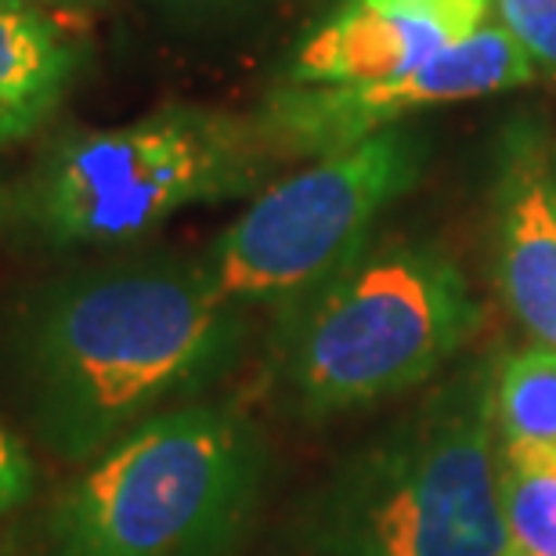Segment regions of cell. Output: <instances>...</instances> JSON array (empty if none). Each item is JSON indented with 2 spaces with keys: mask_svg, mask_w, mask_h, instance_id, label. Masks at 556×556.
Listing matches in <instances>:
<instances>
[{
  "mask_svg": "<svg viewBox=\"0 0 556 556\" xmlns=\"http://www.w3.org/2000/svg\"><path fill=\"white\" fill-rule=\"evenodd\" d=\"M503 514L525 556H556V452L506 448Z\"/></svg>",
  "mask_w": 556,
  "mask_h": 556,
  "instance_id": "7c38bea8",
  "label": "cell"
},
{
  "mask_svg": "<svg viewBox=\"0 0 556 556\" xmlns=\"http://www.w3.org/2000/svg\"><path fill=\"white\" fill-rule=\"evenodd\" d=\"M152 4L174 11V15H214V11H231L247 0H152Z\"/></svg>",
  "mask_w": 556,
  "mask_h": 556,
  "instance_id": "9a60e30c",
  "label": "cell"
},
{
  "mask_svg": "<svg viewBox=\"0 0 556 556\" xmlns=\"http://www.w3.org/2000/svg\"><path fill=\"white\" fill-rule=\"evenodd\" d=\"M492 413L506 448L556 452V351L531 348L503 362Z\"/></svg>",
  "mask_w": 556,
  "mask_h": 556,
  "instance_id": "8fae6325",
  "label": "cell"
},
{
  "mask_svg": "<svg viewBox=\"0 0 556 556\" xmlns=\"http://www.w3.org/2000/svg\"><path fill=\"white\" fill-rule=\"evenodd\" d=\"M553 177H556V174H553Z\"/></svg>",
  "mask_w": 556,
  "mask_h": 556,
  "instance_id": "d6986e66",
  "label": "cell"
},
{
  "mask_svg": "<svg viewBox=\"0 0 556 556\" xmlns=\"http://www.w3.org/2000/svg\"><path fill=\"white\" fill-rule=\"evenodd\" d=\"M261 441L228 408H170L109 444L43 517L40 556H228L261 492Z\"/></svg>",
  "mask_w": 556,
  "mask_h": 556,
  "instance_id": "3957f363",
  "label": "cell"
},
{
  "mask_svg": "<svg viewBox=\"0 0 556 556\" xmlns=\"http://www.w3.org/2000/svg\"><path fill=\"white\" fill-rule=\"evenodd\" d=\"M498 26L514 37L525 54L556 76V0H492Z\"/></svg>",
  "mask_w": 556,
  "mask_h": 556,
  "instance_id": "4fadbf2b",
  "label": "cell"
},
{
  "mask_svg": "<svg viewBox=\"0 0 556 556\" xmlns=\"http://www.w3.org/2000/svg\"><path fill=\"white\" fill-rule=\"evenodd\" d=\"M498 282L514 318L556 351V177L535 144L514 152L498 192Z\"/></svg>",
  "mask_w": 556,
  "mask_h": 556,
  "instance_id": "9c48e42d",
  "label": "cell"
},
{
  "mask_svg": "<svg viewBox=\"0 0 556 556\" xmlns=\"http://www.w3.org/2000/svg\"><path fill=\"white\" fill-rule=\"evenodd\" d=\"M80 51L48 11L0 4V149L37 135L59 113Z\"/></svg>",
  "mask_w": 556,
  "mask_h": 556,
  "instance_id": "30bf717a",
  "label": "cell"
},
{
  "mask_svg": "<svg viewBox=\"0 0 556 556\" xmlns=\"http://www.w3.org/2000/svg\"><path fill=\"white\" fill-rule=\"evenodd\" d=\"M275 155L261 116L166 105L135 124L59 138L11 206L26 236L51 250L119 247L185 206L247 195Z\"/></svg>",
  "mask_w": 556,
  "mask_h": 556,
  "instance_id": "7a4b0ae2",
  "label": "cell"
},
{
  "mask_svg": "<svg viewBox=\"0 0 556 556\" xmlns=\"http://www.w3.org/2000/svg\"><path fill=\"white\" fill-rule=\"evenodd\" d=\"M37 492V466L26 448V441L8 427L0 416V517L15 514Z\"/></svg>",
  "mask_w": 556,
  "mask_h": 556,
  "instance_id": "5bb4252c",
  "label": "cell"
},
{
  "mask_svg": "<svg viewBox=\"0 0 556 556\" xmlns=\"http://www.w3.org/2000/svg\"><path fill=\"white\" fill-rule=\"evenodd\" d=\"M422 160V138L387 127L268 185L210 250L217 293L231 304H278L326 286L362 253L383 206L416 185Z\"/></svg>",
  "mask_w": 556,
  "mask_h": 556,
  "instance_id": "8992f818",
  "label": "cell"
},
{
  "mask_svg": "<svg viewBox=\"0 0 556 556\" xmlns=\"http://www.w3.org/2000/svg\"><path fill=\"white\" fill-rule=\"evenodd\" d=\"M477 326L466 278L416 242L354 257L318 286L289 348V383L315 416L422 383Z\"/></svg>",
  "mask_w": 556,
  "mask_h": 556,
  "instance_id": "277c9868",
  "label": "cell"
},
{
  "mask_svg": "<svg viewBox=\"0 0 556 556\" xmlns=\"http://www.w3.org/2000/svg\"><path fill=\"white\" fill-rule=\"evenodd\" d=\"M33 4V0H29ZM40 4H59V8H91V4H102V0H40Z\"/></svg>",
  "mask_w": 556,
  "mask_h": 556,
  "instance_id": "2e32d148",
  "label": "cell"
},
{
  "mask_svg": "<svg viewBox=\"0 0 556 556\" xmlns=\"http://www.w3.org/2000/svg\"><path fill=\"white\" fill-rule=\"evenodd\" d=\"M492 0H340L300 40L289 84L394 80L481 26Z\"/></svg>",
  "mask_w": 556,
  "mask_h": 556,
  "instance_id": "ba28073f",
  "label": "cell"
},
{
  "mask_svg": "<svg viewBox=\"0 0 556 556\" xmlns=\"http://www.w3.org/2000/svg\"><path fill=\"white\" fill-rule=\"evenodd\" d=\"M231 307L206 264L170 257L37 286L11 321L33 438L65 463H91L228 362L239 340Z\"/></svg>",
  "mask_w": 556,
  "mask_h": 556,
  "instance_id": "6da1fadb",
  "label": "cell"
},
{
  "mask_svg": "<svg viewBox=\"0 0 556 556\" xmlns=\"http://www.w3.org/2000/svg\"><path fill=\"white\" fill-rule=\"evenodd\" d=\"M506 556H525V553H517V549H509V553H506Z\"/></svg>",
  "mask_w": 556,
  "mask_h": 556,
  "instance_id": "ac0fdd59",
  "label": "cell"
},
{
  "mask_svg": "<svg viewBox=\"0 0 556 556\" xmlns=\"http://www.w3.org/2000/svg\"><path fill=\"white\" fill-rule=\"evenodd\" d=\"M492 397L433 408L351 470L321 517L318 556H506Z\"/></svg>",
  "mask_w": 556,
  "mask_h": 556,
  "instance_id": "5b68a950",
  "label": "cell"
},
{
  "mask_svg": "<svg viewBox=\"0 0 556 556\" xmlns=\"http://www.w3.org/2000/svg\"><path fill=\"white\" fill-rule=\"evenodd\" d=\"M0 4H22V0H0Z\"/></svg>",
  "mask_w": 556,
  "mask_h": 556,
  "instance_id": "e0dca14e",
  "label": "cell"
},
{
  "mask_svg": "<svg viewBox=\"0 0 556 556\" xmlns=\"http://www.w3.org/2000/svg\"><path fill=\"white\" fill-rule=\"evenodd\" d=\"M539 65L525 48L498 26L481 22L470 37L433 54L413 73L394 80L332 87V84H289L264 105V127L278 155H337L358 141L387 130L408 109L463 102V98L498 94L531 84Z\"/></svg>",
  "mask_w": 556,
  "mask_h": 556,
  "instance_id": "52a82bcc",
  "label": "cell"
}]
</instances>
